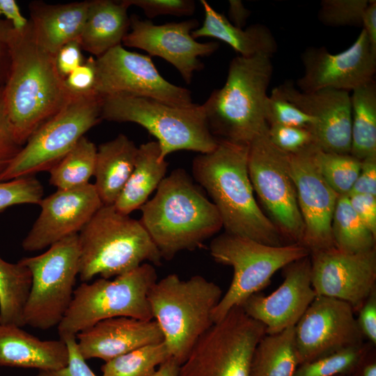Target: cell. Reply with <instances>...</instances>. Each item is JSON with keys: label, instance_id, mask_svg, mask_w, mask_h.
Instances as JSON below:
<instances>
[{"label": "cell", "instance_id": "obj_46", "mask_svg": "<svg viewBox=\"0 0 376 376\" xmlns=\"http://www.w3.org/2000/svg\"><path fill=\"white\" fill-rule=\"evenodd\" d=\"M79 40L62 46L55 55L56 65L60 75L65 79L85 61Z\"/></svg>", "mask_w": 376, "mask_h": 376}, {"label": "cell", "instance_id": "obj_47", "mask_svg": "<svg viewBox=\"0 0 376 376\" xmlns=\"http://www.w3.org/2000/svg\"><path fill=\"white\" fill-rule=\"evenodd\" d=\"M348 197L357 216L376 237V196L352 194H349Z\"/></svg>", "mask_w": 376, "mask_h": 376}, {"label": "cell", "instance_id": "obj_43", "mask_svg": "<svg viewBox=\"0 0 376 376\" xmlns=\"http://www.w3.org/2000/svg\"><path fill=\"white\" fill-rule=\"evenodd\" d=\"M96 60L93 56L86 58L81 65L64 79L67 90L72 95L96 93Z\"/></svg>", "mask_w": 376, "mask_h": 376}, {"label": "cell", "instance_id": "obj_18", "mask_svg": "<svg viewBox=\"0 0 376 376\" xmlns=\"http://www.w3.org/2000/svg\"><path fill=\"white\" fill-rule=\"evenodd\" d=\"M309 257L316 295L344 301L354 313L376 288V249L350 253L333 247L311 252Z\"/></svg>", "mask_w": 376, "mask_h": 376}, {"label": "cell", "instance_id": "obj_42", "mask_svg": "<svg viewBox=\"0 0 376 376\" xmlns=\"http://www.w3.org/2000/svg\"><path fill=\"white\" fill-rule=\"evenodd\" d=\"M130 7L141 8L148 19L159 15L191 16L194 13L196 3L193 0H124Z\"/></svg>", "mask_w": 376, "mask_h": 376}, {"label": "cell", "instance_id": "obj_38", "mask_svg": "<svg viewBox=\"0 0 376 376\" xmlns=\"http://www.w3.org/2000/svg\"><path fill=\"white\" fill-rule=\"evenodd\" d=\"M368 3L369 0H322L318 19L328 26H362Z\"/></svg>", "mask_w": 376, "mask_h": 376}, {"label": "cell", "instance_id": "obj_9", "mask_svg": "<svg viewBox=\"0 0 376 376\" xmlns=\"http://www.w3.org/2000/svg\"><path fill=\"white\" fill-rule=\"evenodd\" d=\"M210 253L215 262L233 269L230 285L213 311L214 323L269 285L279 269L310 255L298 243L272 246L226 233L211 241Z\"/></svg>", "mask_w": 376, "mask_h": 376}, {"label": "cell", "instance_id": "obj_52", "mask_svg": "<svg viewBox=\"0 0 376 376\" xmlns=\"http://www.w3.org/2000/svg\"><path fill=\"white\" fill-rule=\"evenodd\" d=\"M363 30L369 41L372 52L376 54V1H369L362 22Z\"/></svg>", "mask_w": 376, "mask_h": 376}, {"label": "cell", "instance_id": "obj_45", "mask_svg": "<svg viewBox=\"0 0 376 376\" xmlns=\"http://www.w3.org/2000/svg\"><path fill=\"white\" fill-rule=\"evenodd\" d=\"M68 350V362L66 366L57 370H39L37 376H97L81 354L76 336L62 338Z\"/></svg>", "mask_w": 376, "mask_h": 376}, {"label": "cell", "instance_id": "obj_17", "mask_svg": "<svg viewBox=\"0 0 376 376\" xmlns=\"http://www.w3.org/2000/svg\"><path fill=\"white\" fill-rule=\"evenodd\" d=\"M320 149L313 146L289 154L290 171L304 224L300 243L308 251L335 247L331 220L338 195L323 178L316 159Z\"/></svg>", "mask_w": 376, "mask_h": 376}, {"label": "cell", "instance_id": "obj_6", "mask_svg": "<svg viewBox=\"0 0 376 376\" xmlns=\"http://www.w3.org/2000/svg\"><path fill=\"white\" fill-rule=\"evenodd\" d=\"M222 295L217 284L201 275L183 280L171 274L154 283L148 301L171 358L182 363L214 324L212 313Z\"/></svg>", "mask_w": 376, "mask_h": 376}, {"label": "cell", "instance_id": "obj_53", "mask_svg": "<svg viewBox=\"0 0 376 376\" xmlns=\"http://www.w3.org/2000/svg\"><path fill=\"white\" fill-rule=\"evenodd\" d=\"M228 18L229 22L236 27L243 29L247 19L251 15L248 10L240 0H229Z\"/></svg>", "mask_w": 376, "mask_h": 376}, {"label": "cell", "instance_id": "obj_7", "mask_svg": "<svg viewBox=\"0 0 376 376\" xmlns=\"http://www.w3.org/2000/svg\"><path fill=\"white\" fill-rule=\"evenodd\" d=\"M101 118L134 123L145 128L157 139L162 159L179 150L209 152L218 143L198 104L179 107L149 98L112 95L103 97Z\"/></svg>", "mask_w": 376, "mask_h": 376}, {"label": "cell", "instance_id": "obj_4", "mask_svg": "<svg viewBox=\"0 0 376 376\" xmlns=\"http://www.w3.org/2000/svg\"><path fill=\"white\" fill-rule=\"evenodd\" d=\"M271 58L258 54L231 60L223 87L201 104L216 139L249 144L268 127L265 104L274 71Z\"/></svg>", "mask_w": 376, "mask_h": 376}, {"label": "cell", "instance_id": "obj_51", "mask_svg": "<svg viewBox=\"0 0 376 376\" xmlns=\"http://www.w3.org/2000/svg\"><path fill=\"white\" fill-rule=\"evenodd\" d=\"M1 16L10 22L15 30H23L29 24V19L22 15L15 0H0V17Z\"/></svg>", "mask_w": 376, "mask_h": 376}, {"label": "cell", "instance_id": "obj_10", "mask_svg": "<svg viewBox=\"0 0 376 376\" xmlns=\"http://www.w3.org/2000/svg\"><path fill=\"white\" fill-rule=\"evenodd\" d=\"M102 100L97 93L72 94L65 105L29 136L0 175V181L49 171L102 120Z\"/></svg>", "mask_w": 376, "mask_h": 376}, {"label": "cell", "instance_id": "obj_3", "mask_svg": "<svg viewBox=\"0 0 376 376\" xmlns=\"http://www.w3.org/2000/svg\"><path fill=\"white\" fill-rule=\"evenodd\" d=\"M193 180L185 169L173 170L140 208L139 221L162 259L200 247L223 228L216 207Z\"/></svg>", "mask_w": 376, "mask_h": 376}, {"label": "cell", "instance_id": "obj_30", "mask_svg": "<svg viewBox=\"0 0 376 376\" xmlns=\"http://www.w3.org/2000/svg\"><path fill=\"white\" fill-rule=\"evenodd\" d=\"M294 327L263 336L253 351L249 376L293 375L299 365Z\"/></svg>", "mask_w": 376, "mask_h": 376}, {"label": "cell", "instance_id": "obj_54", "mask_svg": "<svg viewBox=\"0 0 376 376\" xmlns=\"http://www.w3.org/2000/svg\"><path fill=\"white\" fill-rule=\"evenodd\" d=\"M372 345L352 376H376L375 351Z\"/></svg>", "mask_w": 376, "mask_h": 376}, {"label": "cell", "instance_id": "obj_20", "mask_svg": "<svg viewBox=\"0 0 376 376\" xmlns=\"http://www.w3.org/2000/svg\"><path fill=\"white\" fill-rule=\"evenodd\" d=\"M40 212L22 246L26 251H38L78 234L102 203L93 184L57 189L39 203Z\"/></svg>", "mask_w": 376, "mask_h": 376}, {"label": "cell", "instance_id": "obj_11", "mask_svg": "<svg viewBox=\"0 0 376 376\" xmlns=\"http://www.w3.org/2000/svg\"><path fill=\"white\" fill-rule=\"evenodd\" d=\"M79 256L78 234H75L51 245L40 255L19 260L32 277L23 311L24 325L47 330L60 324L73 298Z\"/></svg>", "mask_w": 376, "mask_h": 376}, {"label": "cell", "instance_id": "obj_16", "mask_svg": "<svg viewBox=\"0 0 376 376\" xmlns=\"http://www.w3.org/2000/svg\"><path fill=\"white\" fill-rule=\"evenodd\" d=\"M130 19V31L123 44L164 59L177 69L187 84L204 67L199 58L212 54L219 47L217 42H199L192 37L191 31L199 26L196 19L164 24H155L136 15Z\"/></svg>", "mask_w": 376, "mask_h": 376}, {"label": "cell", "instance_id": "obj_15", "mask_svg": "<svg viewBox=\"0 0 376 376\" xmlns=\"http://www.w3.org/2000/svg\"><path fill=\"white\" fill-rule=\"evenodd\" d=\"M299 364L363 344L352 306L316 295L295 327Z\"/></svg>", "mask_w": 376, "mask_h": 376}, {"label": "cell", "instance_id": "obj_13", "mask_svg": "<svg viewBox=\"0 0 376 376\" xmlns=\"http://www.w3.org/2000/svg\"><path fill=\"white\" fill-rule=\"evenodd\" d=\"M268 127L249 144L248 173L270 220L283 238L300 244L304 224L290 171L289 154L269 140Z\"/></svg>", "mask_w": 376, "mask_h": 376}, {"label": "cell", "instance_id": "obj_31", "mask_svg": "<svg viewBox=\"0 0 376 376\" xmlns=\"http://www.w3.org/2000/svg\"><path fill=\"white\" fill-rule=\"evenodd\" d=\"M350 154L363 160L376 156V84L373 80L352 91Z\"/></svg>", "mask_w": 376, "mask_h": 376}, {"label": "cell", "instance_id": "obj_56", "mask_svg": "<svg viewBox=\"0 0 376 376\" xmlns=\"http://www.w3.org/2000/svg\"><path fill=\"white\" fill-rule=\"evenodd\" d=\"M339 376H352V375H339Z\"/></svg>", "mask_w": 376, "mask_h": 376}, {"label": "cell", "instance_id": "obj_50", "mask_svg": "<svg viewBox=\"0 0 376 376\" xmlns=\"http://www.w3.org/2000/svg\"><path fill=\"white\" fill-rule=\"evenodd\" d=\"M12 29L10 22L0 17V88L3 87L10 68V34Z\"/></svg>", "mask_w": 376, "mask_h": 376}, {"label": "cell", "instance_id": "obj_37", "mask_svg": "<svg viewBox=\"0 0 376 376\" xmlns=\"http://www.w3.org/2000/svg\"><path fill=\"white\" fill-rule=\"evenodd\" d=\"M316 159L329 185L338 195H348L360 173L361 160L350 153L327 152L320 149L317 151Z\"/></svg>", "mask_w": 376, "mask_h": 376}, {"label": "cell", "instance_id": "obj_27", "mask_svg": "<svg viewBox=\"0 0 376 376\" xmlns=\"http://www.w3.org/2000/svg\"><path fill=\"white\" fill-rule=\"evenodd\" d=\"M124 0H91L79 39L83 50L99 57L121 45L130 19Z\"/></svg>", "mask_w": 376, "mask_h": 376}, {"label": "cell", "instance_id": "obj_21", "mask_svg": "<svg viewBox=\"0 0 376 376\" xmlns=\"http://www.w3.org/2000/svg\"><path fill=\"white\" fill-rule=\"evenodd\" d=\"M283 269L284 279L274 292L267 296L256 293L240 305L246 315L265 326V334L295 327L316 297L309 256Z\"/></svg>", "mask_w": 376, "mask_h": 376}, {"label": "cell", "instance_id": "obj_5", "mask_svg": "<svg viewBox=\"0 0 376 376\" xmlns=\"http://www.w3.org/2000/svg\"><path fill=\"white\" fill-rule=\"evenodd\" d=\"M79 277L110 279L132 271L146 261L159 265L162 256L139 220L104 205L78 233Z\"/></svg>", "mask_w": 376, "mask_h": 376}, {"label": "cell", "instance_id": "obj_35", "mask_svg": "<svg viewBox=\"0 0 376 376\" xmlns=\"http://www.w3.org/2000/svg\"><path fill=\"white\" fill-rule=\"evenodd\" d=\"M169 358L164 341L146 345L106 361L102 376H152Z\"/></svg>", "mask_w": 376, "mask_h": 376}, {"label": "cell", "instance_id": "obj_19", "mask_svg": "<svg viewBox=\"0 0 376 376\" xmlns=\"http://www.w3.org/2000/svg\"><path fill=\"white\" fill-rule=\"evenodd\" d=\"M301 58L304 73L297 86L304 93L327 88L350 92L375 80L376 54L363 29L342 52L331 54L324 47H310Z\"/></svg>", "mask_w": 376, "mask_h": 376}, {"label": "cell", "instance_id": "obj_40", "mask_svg": "<svg viewBox=\"0 0 376 376\" xmlns=\"http://www.w3.org/2000/svg\"><path fill=\"white\" fill-rule=\"evenodd\" d=\"M265 118L269 125L304 127L311 130L315 119L283 98L273 90L265 104Z\"/></svg>", "mask_w": 376, "mask_h": 376}, {"label": "cell", "instance_id": "obj_39", "mask_svg": "<svg viewBox=\"0 0 376 376\" xmlns=\"http://www.w3.org/2000/svg\"><path fill=\"white\" fill-rule=\"evenodd\" d=\"M43 194L42 184L33 176L0 181V212L16 205H39Z\"/></svg>", "mask_w": 376, "mask_h": 376}, {"label": "cell", "instance_id": "obj_33", "mask_svg": "<svg viewBox=\"0 0 376 376\" xmlns=\"http://www.w3.org/2000/svg\"><path fill=\"white\" fill-rule=\"evenodd\" d=\"M335 247L345 253H360L375 249L376 237L352 208L348 195H340L331 220Z\"/></svg>", "mask_w": 376, "mask_h": 376}, {"label": "cell", "instance_id": "obj_44", "mask_svg": "<svg viewBox=\"0 0 376 376\" xmlns=\"http://www.w3.org/2000/svg\"><path fill=\"white\" fill-rule=\"evenodd\" d=\"M0 88V175L6 170L23 146L17 141L8 118Z\"/></svg>", "mask_w": 376, "mask_h": 376}, {"label": "cell", "instance_id": "obj_49", "mask_svg": "<svg viewBox=\"0 0 376 376\" xmlns=\"http://www.w3.org/2000/svg\"><path fill=\"white\" fill-rule=\"evenodd\" d=\"M352 194L376 196V156L361 160L360 173L349 194Z\"/></svg>", "mask_w": 376, "mask_h": 376}, {"label": "cell", "instance_id": "obj_25", "mask_svg": "<svg viewBox=\"0 0 376 376\" xmlns=\"http://www.w3.org/2000/svg\"><path fill=\"white\" fill-rule=\"evenodd\" d=\"M88 5L89 1L58 4L30 2L29 19L38 42L55 56L64 45L79 40Z\"/></svg>", "mask_w": 376, "mask_h": 376}, {"label": "cell", "instance_id": "obj_29", "mask_svg": "<svg viewBox=\"0 0 376 376\" xmlns=\"http://www.w3.org/2000/svg\"><path fill=\"white\" fill-rule=\"evenodd\" d=\"M168 166L166 159L161 158L156 141L140 145L134 169L113 204L115 208L126 215L140 209L166 176Z\"/></svg>", "mask_w": 376, "mask_h": 376}, {"label": "cell", "instance_id": "obj_8", "mask_svg": "<svg viewBox=\"0 0 376 376\" xmlns=\"http://www.w3.org/2000/svg\"><path fill=\"white\" fill-rule=\"evenodd\" d=\"M157 281L154 266L148 263L116 276L99 278L79 285L72 302L57 326L60 338L76 336L97 322L112 318L153 320L148 292Z\"/></svg>", "mask_w": 376, "mask_h": 376}, {"label": "cell", "instance_id": "obj_34", "mask_svg": "<svg viewBox=\"0 0 376 376\" xmlns=\"http://www.w3.org/2000/svg\"><path fill=\"white\" fill-rule=\"evenodd\" d=\"M97 147L83 136L75 147L49 171V183L58 189H71L88 183L94 175Z\"/></svg>", "mask_w": 376, "mask_h": 376}, {"label": "cell", "instance_id": "obj_48", "mask_svg": "<svg viewBox=\"0 0 376 376\" xmlns=\"http://www.w3.org/2000/svg\"><path fill=\"white\" fill-rule=\"evenodd\" d=\"M357 322L364 338L376 345V288L368 297L357 311Z\"/></svg>", "mask_w": 376, "mask_h": 376}, {"label": "cell", "instance_id": "obj_1", "mask_svg": "<svg viewBox=\"0 0 376 376\" xmlns=\"http://www.w3.org/2000/svg\"><path fill=\"white\" fill-rule=\"evenodd\" d=\"M248 153L249 144L218 139L213 150L194 158L193 179L210 197L225 233L267 245H283V236L255 199Z\"/></svg>", "mask_w": 376, "mask_h": 376}, {"label": "cell", "instance_id": "obj_14", "mask_svg": "<svg viewBox=\"0 0 376 376\" xmlns=\"http://www.w3.org/2000/svg\"><path fill=\"white\" fill-rule=\"evenodd\" d=\"M95 93L104 97L130 95L171 106L191 107V91L166 80L148 55L130 52L121 45L97 57Z\"/></svg>", "mask_w": 376, "mask_h": 376}, {"label": "cell", "instance_id": "obj_23", "mask_svg": "<svg viewBox=\"0 0 376 376\" xmlns=\"http://www.w3.org/2000/svg\"><path fill=\"white\" fill-rule=\"evenodd\" d=\"M77 345L86 359L105 362L137 348L164 341L155 320L117 317L100 321L76 335Z\"/></svg>", "mask_w": 376, "mask_h": 376}, {"label": "cell", "instance_id": "obj_22", "mask_svg": "<svg viewBox=\"0 0 376 376\" xmlns=\"http://www.w3.org/2000/svg\"><path fill=\"white\" fill-rule=\"evenodd\" d=\"M273 91L315 119L311 130L320 150L340 154L350 152L352 113L349 92L327 88L304 93L290 81Z\"/></svg>", "mask_w": 376, "mask_h": 376}, {"label": "cell", "instance_id": "obj_28", "mask_svg": "<svg viewBox=\"0 0 376 376\" xmlns=\"http://www.w3.org/2000/svg\"><path fill=\"white\" fill-rule=\"evenodd\" d=\"M138 147L125 134L97 148L93 184L102 205H113L135 165Z\"/></svg>", "mask_w": 376, "mask_h": 376}, {"label": "cell", "instance_id": "obj_24", "mask_svg": "<svg viewBox=\"0 0 376 376\" xmlns=\"http://www.w3.org/2000/svg\"><path fill=\"white\" fill-rule=\"evenodd\" d=\"M68 362L64 340H41L17 325L0 324V366L48 370Z\"/></svg>", "mask_w": 376, "mask_h": 376}, {"label": "cell", "instance_id": "obj_26", "mask_svg": "<svg viewBox=\"0 0 376 376\" xmlns=\"http://www.w3.org/2000/svg\"><path fill=\"white\" fill-rule=\"evenodd\" d=\"M200 2L204 11V19L200 27L191 31L194 39L202 37L217 39L228 44L243 57L258 54L272 56L277 52L276 40L267 26L254 24L246 29L236 27L205 0Z\"/></svg>", "mask_w": 376, "mask_h": 376}, {"label": "cell", "instance_id": "obj_2", "mask_svg": "<svg viewBox=\"0 0 376 376\" xmlns=\"http://www.w3.org/2000/svg\"><path fill=\"white\" fill-rule=\"evenodd\" d=\"M10 47L11 63L3 100L15 135L24 146L72 94L57 70L55 56L38 42L30 21L23 30L11 29Z\"/></svg>", "mask_w": 376, "mask_h": 376}, {"label": "cell", "instance_id": "obj_32", "mask_svg": "<svg viewBox=\"0 0 376 376\" xmlns=\"http://www.w3.org/2000/svg\"><path fill=\"white\" fill-rule=\"evenodd\" d=\"M31 274L19 261L0 257V324L23 327V311L31 286Z\"/></svg>", "mask_w": 376, "mask_h": 376}, {"label": "cell", "instance_id": "obj_55", "mask_svg": "<svg viewBox=\"0 0 376 376\" xmlns=\"http://www.w3.org/2000/svg\"><path fill=\"white\" fill-rule=\"evenodd\" d=\"M180 366L174 359L169 358L157 368L152 376H178Z\"/></svg>", "mask_w": 376, "mask_h": 376}, {"label": "cell", "instance_id": "obj_36", "mask_svg": "<svg viewBox=\"0 0 376 376\" xmlns=\"http://www.w3.org/2000/svg\"><path fill=\"white\" fill-rule=\"evenodd\" d=\"M371 346L363 343L361 345L341 350L311 361L302 363L297 366L292 376L352 375Z\"/></svg>", "mask_w": 376, "mask_h": 376}, {"label": "cell", "instance_id": "obj_12", "mask_svg": "<svg viewBox=\"0 0 376 376\" xmlns=\"http://www.w3.org/2000/svg\"><path fill=\"white\" fill-rule=\"evenodd\" d=\"M265 334L261 322L235 306L200 337L178 376H249L253 351Z\"/></svg>", "mask_w": 376, "mask_h": 376}, {"label": "cell", "instance_id": "obj_41", "mask_svg": "<svg viewBox=\"0 0 376 376\" xmlns=\"http://www.w3.org/2000/svg\"><path fill=\"white\" fill-rule=\"evenodd\" d=\"M267 134L271 142L287 154L318 146L314 134L308 128L272 125L268 126Z\"/></svg>", "mask_w": 376, "mask_h": 376}]
</instances>
